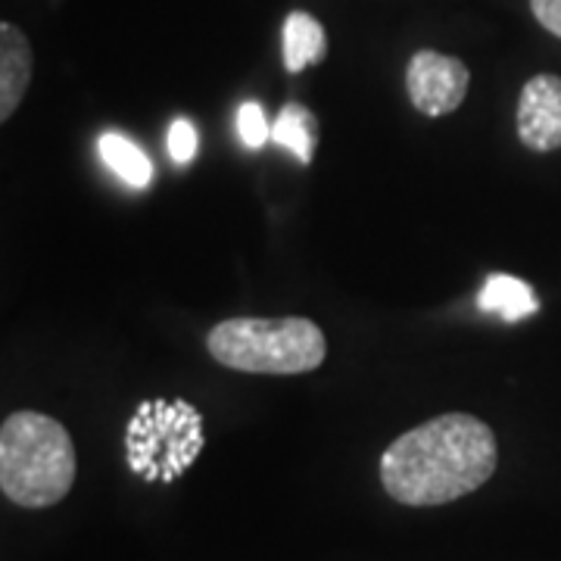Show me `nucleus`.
Returning <instances> with one entry per match:
<instances>
[{
    "instance_id": "f257e3e1",
    "label": "nucleus",
    "mask_w": 561,
    "mask_h": 561,
    "mask_svg": "<svg viewBox=\"0 0 561 561\" xmlns=\"http://www.w3.org/2000/svg\"><path fill=\"white\" fill-rule=\"evenodd\" d=\"M500 446L486 421L446 412L405 431L381 456V483L390 500L431 508L456 502L493 478Z\"/></svg>"
},
{
    "instance_id": "f03ea898",
    "label": "nucleus",
    "mask_w": 561,
    "mask_h": 561,
    "mask_svg": "<svg viewBox=\"0 0 561 561\" xmlns=\"http://www.w3.org/2000/svg\"><path fill=\"white\" fill-rule=\"evenodd\" d=\"M79 471L76 443L44 412H13L0 427V490L22 508H50L69 496Z\"/></svg>"
},
{
    "instance_id": "7ed1b4c3",
    "label": "nucleus",
    "mask_w": 561,
    "mask_h": 561,
    "mask_svg": "<svg viewBox=\"0 0 561 561\" xmlns=\"http://www.w3.org/2000/svg\"><path fill=\"white\" fill-rule=\"evenodd\" d=\"M206 350L213 359L247 375H302L316 371L328 356V341L312 319H225Z\"/></svg>"
},
{
    "instance_id": "20e7f679",
    "label": "nucleus",
    "mask_w": 561,
    "mask_h": 561,
    "mask_svg": "<svg viewBox=\"0 0 561 561\" xmlns=\"http://www.w3.org/2000/svg\"><path fill=\"white\" fill-rule=\"evenodd\" d=\"M203 415L187 400H147L125 431L128 468L147 483H172L203 453Z\"/></svg>"
},
{
    "instance_id": "39448f33",
    "label": "nucleus",
    "mask_w": 561,
    "mask_h": 561,
    "mask_svg": "<svg viewBox=\"0 0 561 561\" xmlns=\"http://www.w3.org/2000/svg\"><path fill=\"white\" fill-rule=\"evenodd\" d=\"M468 84H471L468 66L459 57H446L437 50H419L405 66L409 101L431 119L456 113L468 94Z\"/></svg>"
},
{
    "instance_id": "423d86ee",
    "label": "nucleus",
    "mask_w": 561,
    "mask_h": 561,
    "mask_svg": "<svg viewBox=\"0 0 561 561\" xmlns=\"http://www.w3.org/2000/svg\"><path fill=\"white\" fill-rule=\"evenodd\" d=\"M518 138L534 153H549L561 147V79L534 76L524 84L518 101Z\"/></svg>"
},
{
    "instance_id": "0eeeda50",
    "label": "nucleus",
    "mask_w": 561,
    "mask_h": 561,
    "mask_svg": "<svg viewBox=\"0 0 561 561\" xmlns=\"http://www.w3.org/2000/svg\"><path fill=\"white\" fill-rule=\"evenodd\" d=\"M35 54L20 25L0 22V119L7 122L20 110L22 98L32 84Z\"/></svg>"
},
{
    "instance_id": "6e6552de",
    "label": "nucleus",
    "mask_w": 561,
    "mask_h": 561,
    "mask_svg": "<svg viewBox=\"0 0 561 561\" xmlns=\"http://www.w3.org/2000/svg\"><path fill=\"white\" fill-rule=\"evenodd\" d=\"M328 57V35L324 25L309 13H290L284 22V66L290 76H300L302 69L319 66Z\"/></svg>"
},
{
    "instance_id": "1a4fd4ad",
    "label": "nucleus",
    "mask_w": 561,
    "mask_h": 561,
    "mask_svg": "<svg viewBox=\"0 0 561 561\" xmlns=\"http://www.w3.org/2000/svg\"><path fill=\"white\" fill-rule=\"evenodd\" d=\"M478 309L493 312L502 321H522L537 316L540 300L527 280L512 278V275H490L478 294Z\"/></svg>"
},
{
    "instance_id": "9d476101",
    "label": "nucleus",
    "mask_w": 561,
    "mask_h": 561,
    "mask_svg": "<svg viewBox=\"0 0 561 561\" xmlns=\"http://www.w3.org/2000/svg\"><path fill=\"white\" fill-rule=\"evenodd\" d=\"M98 153L101 160L106 162V169L122 179L128 187H147L153 181V162L150 157L140 150L135 140H128L125 135H116V131H106L98 140Z\"/></svg>"
},
{
    "instance_id": "9b49d317",
    "label": "nucleus",
    "mask_w": 561,
    "mask_h": 561,
    "mask_svg": "<svg viewBox=\"0 0 561 561\" xmlns=\"http://www.w3.org/2000/svg\"><path fill=\"white\" fill-rule=\"evenodd\" d=\"M272 140L284 150H290L302 165H309L319 144V122L302 103H287L278 113V119L272 122Z\"/></svg>"
},
{
    "instance_id": "f8f14e48",
    "label": "nucleus",
    "mask_w": 561,
    "mask_h": 561,
    "mask_svg": "<svg viewBox=\"0 0 561 561\" xmlns=\"http://www.w3.org/2000/svg\"><path fill=\"white\" fill-rule=\"evenodd\" d=\"M238 131H241L243 144L253 147V150L265 147V140H272V125L265 122V113H262L260 103L247 101L238 110Z\"/></svg>"
},
{
    "instance_id": "ddd939ff",
    "label": "nucleus",
    "mask_w": 561,
    "mask_h": 561,
    "mask_svg": "<svg viewBox=\"0 0 561 561\" xmlns=\"http://www.w3.org/2000/svg\"><path fill=\"white\" fill-rule=\"evenodd\" d=\"M169 157L179 165L197 157V128L191 119H175L169 125Z\"/></svg>"
},
{
    "instance_id": "4468645a",
    "label": "nucleus",
    "mask_w": 561,
    "mask_h": 561,
    "mask_svg": "<svg viewBox=\"0 0 561 561\" xmlns=\"http://www.w3.org/2000/svg\"><path fill=\"white\" fill-rule=\"evenodd\" d=\"M530 10L549 35L561 38V0H530Z\"/></svg>"
}]
</instances>
